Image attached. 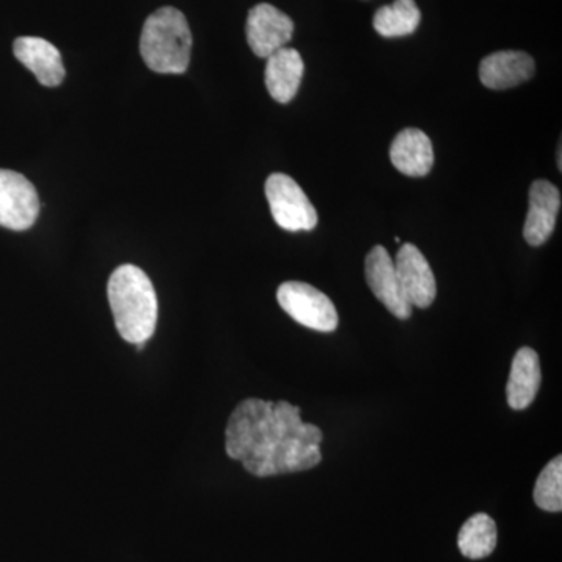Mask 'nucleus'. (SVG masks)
Returning <instances> with one entry per match:
<instances>
[{
  "label": "nucleus",
  "instance_id": "obj_16",
  "mask_svg": "<svg viewBox=\"0 0 562 562\" xmlns=\"http://www.w3.org/2000/svg\"><path fill=\"white\" fill-rule=\"evenodd\" d=\"M458 547L469 560H483L497 547V525L487 514L479 513L465 520L458 535Z\"/></svg>",
  "mask_w": 562,
  "mask_h": 562
},
{
  "label": "nucleus",
  "instance_id": "obj_14",
  "mask_svg": "<svg viewBox=\"0 0 562 562\" xmlns=\"http://www.w3.org/2000/svg\"><path fill=\"white\" fill-rule=\"evenodd\" d=\"M391 162L408 177H425L435 165L431 139L419 128H405L391 144Z\"/></svg>",
  "mask_w": 562,
  "mask_h": 562
},
{
  "label": "nucleus",
  "instance_id": "obj_12",
  "mask_svg": "<svg viewBox=\"0 0 562 562\" xmlns=\"http://www.w3.org/2000/svg\"><path fill=\"white\" fill-rule=\"evenodd\" d=\"M14 57L18 58L44 87H58L65 80L66 69L60 50L38 36H21L13 44Z\"/></svg>",
  "mask_w": 562,
  "mask_h": 562
},
{
  "label": "nucleus",
  "instance_id": "obj_6",
  "mask_svg": "<svg viewBox=\"0 0 562 562\" xmlns=\"http://www.w3.org/2000/svg\"><path fill=\"white\" fill-rule=\"evenodd\" d=\"M41 210L40 195L20 172L0 169V227L24 232L33 227Z\"/></svg>",
  "mask_w": 562,
  "mask_h": 562
},
{
  "label": "nucleus",
  "instance_id": "obj_15",
  "mask_svg": "<svg viewBox=\"0 0 562 562\" xmlns=\"http://www.w3.org/2000/svg\"><path fill=\"white\" fill-rule=\"evenodd\" d=\"M542 371L539 355L530 347H522L514 355L512 372L506 384V401L516 412H522L535 402L541 387Z\"/></svg>",
  "mask_w": 562,
  "mask_h": 562
},
{
  "label": "nucleus",
  "instance_id": "obj_10",
  "mask_svg": "<svg viewBox=\"0 0 562 562\" xmlns=\"http://www.w3.org/2000/svg\"><path fill=\"white\" fill-rule=\"evenodd\" d=\"M561 192L549 180H536L530 188V209L524 225L525 241L532 247L549 241L557 227Z\"/></svg>",
  "mask_w": 562,
  "mask_h": 562
},
{
  "label": "nucleus",
  "instance_id": "obj_8",
  "mask_svg": "<svg viewBox=\"0 0 562 562\" xmlns=\"http://www.w3.org/2000/svg\"><path fill=\"white\" fill-rule=\"evenodd\" d=\"M366 281L376 299L397 319H409L413 306L403 294L394 260L383 246H375L366 257Z\"/></svg>",
  "mask_w": 562,
  "mask_h": 562
},
{
  "label": "nucleus",
  "instance_id": "obj_2",
  "mask_svg": "<svg viewBox=\"0 0 562 562\" xmlns=\"http://www.w3.org/2000/svg\"><path fill=\"white\" fill-rule=\"evenodd\" d=\"M109 302L114 324L125 341L146 344L157 328V292L138 266L122 265L109 280Z\"/></svg>",
  "mask_w": 562,
  "mask_h": 562
},
{
  "label": "nucleus",
  "instance_id": "obj_5",
  "mask_svg": "<svg viewBox=\"0 0 562 562\" xmlns=\"http://www.w3.org/2000/svg\"><path fill=\"white\" fill-rule=\"evenodd\" d=\"M277 301L292 319L312 330L330 333L338 328L336 306L324 292L302 281H286L277 291Z\"/></svg>",
  "mask_w": 562,
  "mask_h": 562
},
{
  "label": "nucleus",
  "instance_id": "obj_18",
  "mask_svg": "<svg viewBox=\"0 0 562 562\" xmlns=\"http://www.w3.org/2000/svg\"><path fill=\"white\" fill-rule=\"evenodd\" d=\"M536 505L543 512L561 513L562 509V457L558 454L539 473L532 492Z\"/></svg>",
  "mask_w": 562,
  "mask_h": 562
},
{
  "label": "nucleus",
  "instance_id": "obj_9",
  "mask_svg": "<svg viewBox=\"0 0 562 562\" xmlns=\"http://www.w3.org/2000/svg\"><path fill=\"white\" fill-rule=\"evenodd\" d=\"M395 271L409 305L428 308L436 299V279L424 254L414 244H403L395 257Z\"/></svg>",
  "mask_w": 562,
  "mask_h": 562
},
{
  "label": "nucleus",
  "instance_id": "obj_7",
  "mask_svg": "<svg viewBox=\"0 0 562 562\" xmlns=\"http://www.w3.org/2000/svg\"><path fill=\"white\" fill-rule=\"evenodd\" d=\"M247 43L257 57H271L286 47L294 35V22L271 3H260L249 11L246 25Z\"/></svg>",
  "mask_w": 562,
  "mask_h": 562
},
{
  "label": "nucleus",
  "instance_id": "obj_17",
  "mask_svg": "<svg viewBox=\"0 0 562 562\" xmlns=\"http://www.w3.org/2000/svg\"><path fill=\"white\" fill-rule=\"evenodd\" d=\"M420 10L414 0H395L382 7L373 16V29L383 38H401L413 35L420 24Z\"/></svg>",
  "mask_w": 562,
  "mask_h": 562
},
{
  "label": "nucleus",
  "instance_id": "obj_3",
  "mask_svg": "<svg viewBox=\"0 0 562 562\" xmlns=\"http://www.w3.org/2000/svg\"><path fill=\"white\" fill-rule=\"evenodd\" d=\"M191 49V29L180 10L162 7L144 22L139 52L147 68L154 72H187Z\"/></svg>",
  "mask_w": 562,
  "mask_h": 562
},
{
  "label": "nucleus",
  "instance_id": "obj_11",
  "mask_svg": "<svg viewBox=\"0 0 562 562\" xmlns=\"http://www.w3.org/2000/svg\"><path fill=\"white\" fill-rule=\"evenodd\" d=\"M535 70V60L527 52H494L480 63V80L490 90H509L530 80Z\"/></svg>",
  "mask_w": 562,
  "mask_h": 562
},
{
  "label": "nucleus",
  "instance_id": "obj_4",
  "mask_svg": "<svg viewBox=\"0 0 562 562\" xmlns=\"http://www.w3.org/2000/svg\"><path fill=\"white\" fill-rule=\"evenodd\" d=\"M273 221L286 232H310L316 228L317 211L297 181L286 173L269 176L265 187Z\"/></svg>",
  "mask_w": 562,
  "mask_h": 562
},
{
  "label": "nucleus",
  "instance_id": "obj_1",
  "mask_svg": "<svg viewBox=\"0 0 562 562\" xmlns=\"http://www.w3.org/2000/svg\"><path fill=\"white\" fill-rule=\"evenodd\" d=\"M322 439L319 427L302 420L299 406L246 398L228 419L225 452L251 475L265 479L316 468Z\"/></svg>",
  "mask_w": 562,
  "mask_h": 562
},
{
  "label": "nucleus",
  "instance_id": "obj_13",
  "mask_svg": "<svg viewBox=\"0 0 562 562\" xmlns=\"http://www.w3.org/2000/svg\"><path fill=\"white\" fill-rule=\"evenodd\" d=\"M265 81L273 101L291 102L301 88L305 63L302 55L291 47H281L266 58Z\"/></svg>",
  "mask_w": 562,
  "mask_h": 562
}]
</instances>
